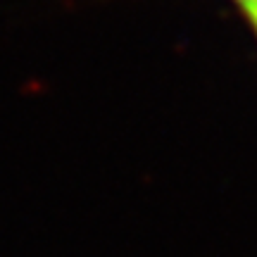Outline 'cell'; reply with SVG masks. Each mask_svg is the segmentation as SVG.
Wrapping results in <instances>:
<instances>
[{
    "mask_svg": "<svg viewBox=\"0 0 257 257\" xmlns=\"http://www.w3.org/2000/svg\"><path fill=\"white\" fill-rule=\"evenodd\" d=\"M240 10H243L250 29L255 31V36H257V3H245V5H240Z\"/></svg>",
    "mask_w": 257,
    "mask_h": 257,
    "instance_id": "6da1fadb",
    "label": "cell"
},
{
    "mask_svg": "<svg viewBox=\"0 0 257 257\" xmlns=\"http://www.w3.org/2000/svg\"><path fill=\"white\" fill-rule=\"evenodd\" d=\"M238 5H245V3H257V0H236Z\"/></svg>",
    "mask_w": 257,
    "mask_h": 257,
    "instance_id": "7a4b0ae2",
    "label": "cell"
}]
</instances>
